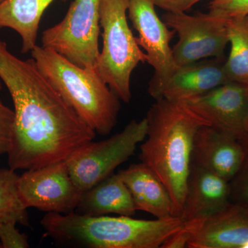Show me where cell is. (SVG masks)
Wrapping results in <instances>:
<instances>
[{"instance_id": "8992f818", "label": "cell", "mask_w": 248, "mask_h": 248, "mask_svg": "<svg viewBox=\"0 0 248 248\" xmlns=\"http://www.w3.org/2000/svg\"><path fill=\"white\" fill-rule=\"evenodd\" d=\"M147 134L146 117L132 120L120 133L100 141H91L65 161L73 182L81 192L114 173L135 153Z\"/></svg>"}, {"instance_id": "f1b7e54d", "label": "cell", "mask_w": 248, "mask_h": 248, "mask_svg": "<svg viewBox=\"0 0 248 248\" xmlns=\"http://www.w3.org/2000/svg\"><path fill=\"white\" fill-rule=\"evenodd\" d=\"M3 1H4V0H0V3L2 2Z\"/></svg>"}, {"instance_id": "2e32d148", "label": "cell", "mask_w": 248, "mask_h": 248, "mask_svg": "<svg viewBox=\"0 0 248 248\" xmlns=\"http://www.w3.org/2000/svg\"><path fill=\"white\" fill-rule=\"evenodd\" d=\"M118 174L128 187L138 210L156 218L179 217L167 187L146 164L141 161L131 164Z\"/></svg>"}, {"instance_id": "30bf717a", "label": "cell", "mask_w": 248, "mask_h": 248, "mask_svg": "<svg viewBox=\"0 0 248 248\" xmlns=\"http://www.w3.org/2000/svg\"><path fill=\"white\" fill-rule=\"evenodd\" d=\"M18 190L27 208L48 213L76 211L82 192L70 175L66 162L28 170L18 179Z\"/></svg>"}, {"instance_id": "d6986e66", "label": "cell", "mask_w": 248, "mask_h": 248, "mask_svg": "<svg viewBox=\"0 0 248 248\" xmlns=\"http://www.w3.org/2000/svg\"><path fill=\"white\" fill-rule=\"evenodd\" d=\"M229 56L225 61L231 81L248 85V16L227 19Z\"/></svg>"}, {"instance_id": "6da1fadb", "label": "cell", "mask_w": 248, "mask_h": 248, "mask_svg": "<svg viewBox=\"0 0 248 248\" xmlns=\"http://www.w3.org/2000/svg\"><path fill=\"white\" fill-rule=\"evenodd\" d=\"M0 79L11 94L15 123L10 169H40L65 161L96 133L62 97L33 59L23 60L0 40Z\"/></svg>"}, {"instance_id": "603a6c76", "label": "cell", "mask_w": 248, "mask_h": 248, "mask_svg": "<svg viewBox=\"0 0 248 248\" xmlns=\"http://www.w3.org/2000/svg\"><path fill=\"white\" fill-rule=\"evenodd\" d=\"M15 123L14 110L0 100V155L7 154L11 147Z\"/></svg>"}, {"instance_id": "4316f807", "label": "cell", "mask_w": 248, "mask_h": 248, "mask_svg": "<svg viewBox=\"0 0 248 248\" xmlns=\"http://www.w3.org/2000/svg\"><path fill=\"white\" fill-rule=\"evenodd\" d=\"M245 132H246V138H247V141L248 142V101L247 115H246V122H245Z\"/></svg>"}, {"instance_id": "d4e9b609", "label": "cell", "mask_w": 248, "mask_h": 248, "mask_svg": "<svg viewBox=\"0 0 248 248\" xmlns=\"http://www.w3.org/2000/svg\"><path fill=\"white\" fill-rule=\"evenodd\" d=\"M202 0H153L155 6L161 8L166 12L186 13Z\"/></svg>"}, {"instance_id": "277c9868", "label": "cell", "mask_w": 248, "mask_h": 248, "mask_svg": "<svg viewBox=\"0 0 248 248\" xmlns=\"http://www.w3.org/2000/svg\"><path fill=\"white\" fill-rule=\"evenodd\" d=\"M37 68L85 123L102 136L115 126L120 99L96 69L81 68L52 49L36 45L31 51Z\"/></svg>"}, {"instance_id": "3957f363", "label": "cell", "mask_w": 248, "mask_h": 248, "mask_svg": "<svg viewBox=\"0 0 248 248\" xmlns=\"http://www.w3.org/2000/svg\"><path fill=\"white\" fill-rule=\"evenodd\" d=\"M47 236L62 246L83 248H158L184 226L182 217L136 219L48 213L41 220Z\"/></svg>"}, {"instance_id": "7402d4cb", "label": "cell", "mask_w": 248, "mask_h": 248, "mask_svg": "<svg viewBox=\"0 0 248 248\" xmlns=\"http://www.w3.org/2000/svg\"><path fill=\"white\" fill-rule=\"evenodd\" d=\"M231 200L248 207V142H246V156L236 176L230 182Z\"/></svg>"}, {"instance_id": "8fae6325", "label": "cell", "mask_w": 248, "mask_h": 248, "mask_svg": "<svg viewBox=\"0 0 248 248\" xmlns=\"http://www.w3.org/2000/svg\"><path fill=\"white\" fill-rule=\"evenodd\" d=\"M248 101V85L230 81L183 102L211 126L247 141L245 122Z\"/></svg>"}, {"instance_id": "52a82bcc", "label": "cell", "mask_w": 248, "mask_h": 248, "mask_svg": "<svg viewBox=\"0 0 248 248\" xmlns=\"http://www.w3.org/2000/svg\"><path fill=\"white\" fill-rule=\"evenodd\" d=\"M101 0H74L64 18L44 31L42 46L81 68L96 69L99 55Z\"/></svg>"}, {"instance_id": "ffe728a7", "label": "cell", "mask_w": 248, "mask_h": 248, "mask_svg": "<svg viewBox=\"0 0 248 248\" xmlns=\"http://www.w3.org/2000/svg\"><path fill=\"white\" fill-rule=\"evenodd\" d=\"M19 177L16 170L10 168L0 169V225L7 222L29 224L28 208L18 190Z\"/></svg>"}, {"instance_id": "7a4b0ae2", "label": "cell", "mask_w": 248, "mask_h": 248, "mask_svg": "<svg viewBox=\"0 0 248 248\" xmlns=\"http://www.w3.org/2000/svg\"><path fill=\"white\" fill-rule=\"evenodd\" d=\"M147 134L140 159L169 190L182 217L196 133L207 121L185 103L155 100L146 117Z\"/></svg>"}, {"instance_id": "9a60e30c", "label": "cell", "mask_w": 248, "mask_h": 248, "mask_svg": "<svg viewBox=\"0 0 248 248\" xmlns=\"http://www.w3.org/2000/svg\"><path fill=\"white\" fill-rule=\"evenodd\" d=\"M224 58H210L178 66L161 91L159 99L184 102L230 82Z\"/></svg>"}, {"instance_id": "5b68a950", "label": "cell", "mask_w": 248, "mask_h": 248, "mask_svg": "<svg viewBox=\"0 0 248 248\" xmlns=\"http://www.w3.org/2000/svg\"><path fill=\"white\" fill-rule=\"evenodd\" d=\"M129 0H101L100 27L103 45L96 71L121 101L132 98L130 78L146 53L137 42L127 21Z\"/></svg>"}, {"instance_id": "5bb4252c", "label": "cell", "mask_w": 248, "mask_h": 248, "mask_svg": "<svg viewBox=\"0 0 248 248\" xmlns=\"http://www.w3.org/2000/svg\"><path fill=\"white\" fill-rule=\"evenodd\" d=\"M231 203L230 182L215 173L191 164L182 218L200 221Z\"/></svg>"}, {"instance_id": "e0dca14e", "label": "cell", "mask_w": 248, "mask_h": 248, "mask_svg": "<svg viewBox=\"0 0 248 248\" xmlns=\"http://www.w3.org/2000/svg\"><path fill=\"white\" fill-rule=\"evenodd\" d=\"M137 210L128 187L118 173H112L83 192L75 212L89 216L117 214L133 217Z\"/></svg>"}, {"instance_id": "44dd1931", "label": "cell", "mask_w": 248, "mask_h": 248, "mask_svg": "<svg viewBox=\"0 0 248 248\" xmlns=\"http://www.w3.org/2000/svg\"><path fill=\"white\" fill-rule=\"evenodd\" d=\"M209 13L224 19L248 16V0H212Z\"/></svg>"}, {"instance_id": "ba28073f", "label": "cell", "mask_w": 248, "mask_h": 248, "mask_svg": "<svg viewBox=\"0 0 248 248\" xmlns=\"http://www.w3.org/2000/svg\"><path fill=\"white\" fill-rule=\"evenodd\" d=\"M163 21L177 32L179 41L172 48L177 66L208 58H224L229 45L227 19L208 13L195 16L166 12Z\"/></svg>"}, {"instance_id": "4fadbf2b", "label": "cell", "mask_w": 248, "mask_h": 248, "mask_svg": "<svg viewBox=\"0 0 248 248\" xmlns=\"http://www.w3.org/2000/svg\"><path fill=\"white\" fill-rule=\"evenodd\" d=\"M246 142L210 125L196 133L192 164L231 182L239 172L246 153Z\"/></svg>"}, {"instance_id": "83f0119b", "label": "cell", "mask_w": 248, "mask_h": 248, "mask_svg": "<svg viewBox=\"0 0 248 248\" xmlns=\"http://www.w3.org/2000/svg\"><path fill=\"white\" fill-rule=\"evenodd\" d=\"M1 89V83H0V90Z\"/></svg>"}, {"instance_id": "7c38bea8", "label": "cell", "mask_w": 248, "mask_h": 248, "mask_svg": "<svg viewBox=\"0 0 248 248\" xmlns=\"http://www.w3.org/2000/svg\"><path fill=\"white\" fill-rule=\"evenodd\" d=\"M188 248H248V207L231 202L200 221L185 222Z\"/></svg>"}, {"instance_id": "484cf974", "label": "cell", "mask_w": 248, "mask_h": 248, "mask_svg": "<svg viewBox=\"0 0 248 248\" xmlns=\"http://www.w3.org/2000/svg\"><path fill=\"white\" fill-rule=\"evenodd\" d=\"M189 241V233L184 226L180 231L174 233L166 240L161 248H187Z\"/></svg>"}, {"instance_id": "cb8c5ba5", "label": "cell", "mask_w": 248, "mask_h": 248, "mask_svg": "<svg viewBox=\"0 0 248 248\" xmlns=\"http://www.w3.org/2000/svg\"><path fill=\"white\" fill-rule=\"evenodd\" d=\"M16 222L0 225V244L1 248H27L29 247L28 236L16 228Z\"/></svg>"}, {"instance_id": "9c48e42d", "label": "cell", "mask_w": 248, "mask_h": 248, "mask_svg": "<svg viewBox=\"0 0 248 248\" xmlns=\"http://www.w3.org/2000/svg\"><path fill=\"white\" fill-rule=\"evenodd\" d=\"M153 0H129L128 17L138 32L137 42L144 50L147 62L154 75L148 91L155 100H159L161 91L178 68L173 58L170 42L174 32L156 14Z\"/></svg>"}, {"instance_id": "ac0fdd59", "label": "cell", "mask_w": 248, "mask_h": 248, "mask_svg": "<svg viewBox=\"0 0 248 248\" xmlns=\"http://www.w3.org/2000/svg\"><path fill=\"white\" fill-rule=\"evenodd\" d=\"M54 0H4L0 3V29L8 28L22 39V53L35 46L41 19ZM66 1V0H63Z\"/></svg>"}]
</instances>
